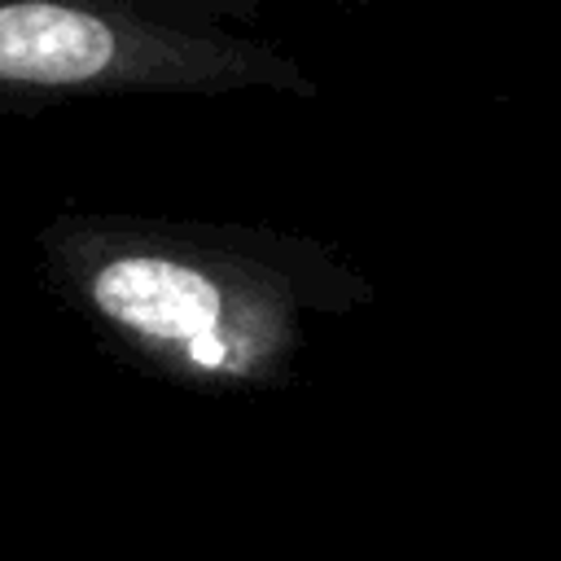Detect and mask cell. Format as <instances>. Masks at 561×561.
Returning <instances> with one entry per match:
<instances>
[{"instance_id": "6da1fadb", "label": "cell", "mask_w": 561, "mask_h": 561, "mask_svg": "<svg viewBox=\"0 0 561 561\" xmlns=\"http://www.w3.org/2000/svg\"><path fill=\"white\" fill-rule=\"evenodd\" d=\"M44 245L57 285L123 359L206 394L289 386L311 320L377 298L324 241L263 224L66 215Z\"/></svg>"}, {"instance_id": "7a4b0ae2", "label": "cell", "mask_w": 561, "mask_h": 561, "mask_svg": "<svg viewBox=\"0 0 561 561\" xmlns=\"http://www.w3.org/2000/svg\"><path fill=\"white\" fill-rule=\"evenodd\" d=\"M316 96L285 48L145 0H0V110L79 96Z\"/></svg>"}, {"instance_id": "3957f363", "label": "cell", "mask_w": 561, "mask_h": 561, "mask_svg": "<svg viewBox=\"0 0 561 561\" xmlns=\"http://www.w3.org/2000/svg\"><path fill=\"white\" fill-rule=\"evenodd\" d=\"M145 4L197 22H245V26L263 13V0H145Z\"/></svg>"}, {"instance_id": "277c9868", "label": "cell", "mask_w": 561, "mask_h": 561, "mask_svg": "<svg viewBox=\"0 0 561 561\" xmlns=\"http://www.w3.org/2000/svg\"><path fill=\"white\" fill-rule=\"evenodd\" d=\"M329 4H337V9H364V4H373V0H329Z\"/></svg>"}]
</instances>
